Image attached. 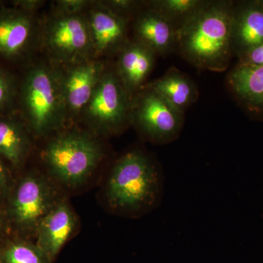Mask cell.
I'll list each match as a JSON object with an SVG mask.
<instances>
[{"label":"cell","mask_w":263,"mask_h":263,"mask_svg":"<svg viewBox=\"0 0 263 263\" xmlns=\"http://www.w3.org/2000/svg\"><path fill=\"white\" fill-rule=\"evenodd\" d=\"M164 179L158 162L141 150L119 157L110 171L105 195L114 212L137 216L160 205Z\"/></svg>","instance_id":"6da1fadb"},{"label":"cell","mask_w":263,"mask_h":263,"mask_svg":"<svg viewBox=\"0 0 263 263\" xmlns=\"http://www.w3.org/2000/svg\"><path fill=\"white\" fill-rule=\"evenodd\" d=\"M233 2L208 1L177 33L183 56L198 68L226 70L232 51Z\"/></svg>","instance_id":"7a4b0ae2"},{"label":"cell","mask_w":263,"mask_h":263,"mask_svg":"<svg viewBox=\"0 0 263 263\" xmlns=\"http://www.w3.org/2000/svg\"><path fill=\"white\" fill-rule=\"evenodd\" d=\"M16 113L29 133L44 137L67 122L60 69L49 64L29 67L19 81Z\"/></svg>","instance_id":"3957f363"},{"label":"cell","mask_w":263,"mask_h":263,"mask_svg":"<svg viewBox=\"0 0 263 263\" xmlns=\"http://www.w3.org/2000/svg\"><path fill=\"white\" fill-rule=\"evenodd\" d=\"M104 155L103 146L91 134L69 130L48 142L43 160L57 181L66 186H76L91 176Z\"/></svg>","instance_id":"277c9868"},{"label":"cell","mask_w":263,"mask_h":263,"mask_svg":"<svg viewBox=\"0 0 263 263\" xmlns=\"http://www.w3.org/2000/svg\"><path fill=\"white\" fill-rule=\"evenodd\" d=\"M40 44L57 68L94 58L86 13L64 15L53 12L41 24Z\"/></svg>","instance_id":"5b68a950"},{"label":"cell","mask_w":263,"mask_h":263,"mask_svg":"<svg viewBox=\"0 0 263 263\" xmlns=\"http://www.w3.org/2000/svg\"><path fill=\"white\" fill-rule=\"evenodd\" d=\"M133 100L116 70L106 69L81 116L95 133L117 134L131 123Z\"/></svg>","instance_id":"8992f818"},{"label":"cell","mask_w":263,"mask_h":263,"mask_svg":"<svg viewBox=\"0 0 263 263\" xmlns=\"http://www.w3.org/2000/svg\"><path fill=\"white\" fill-rule=\"evenodd\" d=\"M183 114L158 93L143 86L133 98L131 123L148 141L167 144L181 134Z\"/></svg>","instance_id":"52a82bcc"},{"label":"cell","mask_w":263,"mask_h":263,"mask_svg":"<svg viewBox=\"0 0 263 263\" xmlns=\"http://www.w3.org/2000/svg\"><path fill=\"white\" fill-rule=\"evenodd\" d=\"M59 201L51 181L40 174L27 175L19 181L10 198V219L18 229L36 232Z\"/></svg>","instance_id":"ba28073f"},{"label":"cell","mask_w":263,"mask_h":263,"mask_svg":"<svg viewBox=\"0 0 263 263\" xmlns=\"http://www.w3.org/2000/svg\"><path fill=\"white\" fill-rule=\"evenodd\" d=\"M41 30L34 14L13 7L0 10V59L10 62L27 60L40 43Z\"/></svg>","instance_id":"9c48e42d"},{"label":"cell","mask_w":263,"mask_h":263,"mask_svg":"<svg viewBox=\"0 0 263 263\" xmlns=\"http://www.w3.org/2000/svg\"><path fill=\"white\" fill-rule=\"evenodd\" d=\"M59 69L67 121L72 120L81 116L107 68L102 60L89 58Z\"/></svg>","instance_id":"30bf717a"},{"label":"cell","mask_w":263,"mask_h":263,"mask_svg":"<svg viewBox=\"0 0 263 263\" xmlns=\"http://www.w3.org/2000/svg\"><path fill=\"white\" fill-rule=\"evenodd\" d=\"M93 57L119 52L127 41V21L119 16L100 3L94 1L86 13Z\"/></svg>","instance_id":"8fae6325"},{"label":"cell","mask_w":263,"mask_h":263,"mask_svg":"<svg viewBox=\"0 0 263 263\" xmlns=\"http://www.w3.org/2000/svg\"><path fill=\"white\" fill-rule=\"evenodd\" d=\"M227 81L230 92L246 113L263 122V66L238 62Z\"/></svg>","instance_id":"7c38bea8"},{"label":"cell","mask_w":263,"mask_h":263,"mask_svg":"<svg viewBox=\"0 0 263 263\" xmlns=\"http://www.w3.org/2000/svg\"><path fill=\"white\" fill-rule=\"evenodd\" d=\"M157 54L143 43L127 41L119 51L116 72L133 98L146 82L155 65Z\"/></svg>","instance_id":"4fadbf2b"},{"label":"cell","mask_w":263,"mask_h":263,"mask_svg":"<svg viewBox=\"0 0 263 263\" xmlns=\"http://www.w3.org/2000/svg\"><path fill=\"white\" fill-rule=\"evenodd\" d=\"M76 227V216L70 205L67 202L60 200L43 218L36 230V245L51 262L73 233Z\"/></svg>","instance_id":"5bb4252c"},{"label":"cell","mask_w":263,"mask_h":263,"mask_svg":"<svg viewBox=\"0 0 263 263\" xmlns=\"http://www.w3.org/2000/svg\"><path fill=\"white\" fill-rule=\"evenodd\" d=\"M263 43V10L255 0L233 3L232 51L239 57Z\"/></svg>","instance_id":"9a60e30c"},{"label":"cell","mask_w":263,"mask_h":263,"mask_svg":"<svg viewBox=\"0 0 263 263\" xmlns=\"http://www.w3.org/2000/svg\"><path fill=\"white\" fill-rule=\"evenodd\" d=\"M135 40L155 52L164 55L177 44L174 26L158 12L147 8L138 13L135 20Z\"/></svg>","instance_id":"2e32d148"},{"label":"cell","mask_w":263,"mask_h":263,"mask_svg":"<svg viewBox=\"0 0 263 263\" xmlns=\"http://www.w3.org/2000/svg\"><path fill=\"white\" fill-rule=\"evenodd\" d=\"M29 134L17 113L0 115V157L11 165L20 167L30 151Z\"/></svg>","instance_id":"e0dca14e"},{"label":"cell","mask_w":263,"mask_h":263,"mask_svg":"<svg viewBox=\"0 0 263 263\" xmlns=\"http://www.w3.org/2000/svg\"><path fill=\"white\" fill-rule=\"evenodd\" d=\"M144 86L158 93L182 113L195 103L199 97L197 86L191 78L176 68L170 69L162 77Z\"/></svg>","instance_id":"ac0fdd59"},{"label":"cell","mask_w":263,"mask_h":263,"mask_svg":"<svg viewBox=\"0 0 263 263\" xmlns=\"http://www.w3.org/2000/svg\"><path fill=\"white\" fill-rule=\"evenodd\" d=\"M208 1L202 0H155L146 5L156 10L174 26L177 33L203 8Z\"/></svg>","instance_id":"d6986e66"},{"label":"cell","mask_w":263,"mask_h":263,"mask_svg":"<svg viewBox=\"0 0 263 263\" xmlns=\"http://www.w3.org/2000/svg\"><path fill=\"white\" fill-rule=\"evenodd\" d=\"M3 263H50L47 255L36 245L24 241L10 243L3 252Z\"/></svg>","instance_id":"ffe728a7"},{"label":"cell","mask_w":263,"mask_h":263,"mask_svg":"<svg viewBox=\"0 0 263 263\" xmlns=\"http://www.w3.org/2000/svg\"><path fill=\"white\" fill-rule=\"evenodd\" d=\"M19 81L0 66V115L16 113Z\"/></svg>","instance_id":"44dd1931"},{"label":"cell","mask_w":263,"mask_h":263,"mask_svg":"<svg viewBox=\"0 0 263 263\" xmlns=\"http://www.w3.org/2000/svg\"><path fill=\"white\" fill-rule=\"evenodd\" d=\"M100 2L105 8L127 22L132 15L140 10L142 5H145L143 2L133 0H107Z\"/></svg>","instance_id":"7402d4cb"},{"label":"cell","mask_w":263,"mask_h":263,"mask_svg":"<svg viewBox=\"0 0 263 263\" xmlns=\"http://www.w3.org/2000/svg\"><path fill=\"white\" fill-rule=\"evenodd\" d=\"M92 1L86 0H59L55 2L53 12L64 15H79L86 13Z\"/></svg>","instance_id":"603a6c76"},{"label":"cell","mask_w":263,"mask_h":263,"mask_svg":"<svg viewBox=\"0 0 263 263\" xmlns=\"http://www.w3.org/2000/svg\"><path fill=\"white\" fill-rule=\"evenodd\" d=\"M240 63L254 66H263V43L246 51L238 57Z\"/></svg>","instance_id":"cb8c5ba5"},{"label":"cell","mask_w":263,"mask_h":263,"mask_svg":"<svg viewBox=\"0 0 263 263\" xmlns=\"http://www.w3.org/2000/svg\"><path fill=\"white\" fill-rule=\"evenodd\" d=\"M10 173L6 162L0 157V201L9 193Z\"/></svg>","instance_id":"d4e9b609"},{"label":"cell","mask_w":263,"mask_h":263,"mask_svg":"<svg viewBox=\"0 0 263 263\" xmlns=\"http://www.w3.org/2000/svg\"><path fill=\"white\" fill-rule=\"evenodd\" d=\"M11 3L13 8L31 14H35L36 12L42 8L46 2L42 0H14Z\"/></svg>","instance_id":"484cf974"},{"label":"cell","mask_w":263,"mask_h":263,"mask_svg":"<svg viewBox=\"0 0 263 263\" xmlns=\"http://www.w3.org/2000/svg\"><path fill=\"white\" fill-rule=\"evenodd\" d=\"M3 229H4V221H3V216L0 214V235L3 233Z\"/></svg>","instance_id":"4316f807"},{"label":"cell","mask_w":263,"mask_h":263,"mask_svg":"<svg viewBox=\"0 0 263 263\" xmlns=\"http://www.w3.org/2000/svg\"><path fill=\"white\" fill-rule=\"evenodd\" d=\"M5 8H6V3H5V1H2V0H0V10Z\"/></svg>","instance_id":"83f0119b"},{"label":"cell","mask_w":263,"mask_h":263,"mask_svg":"<svg viewBox=\"0 0 263 263\" xmlns=\"http://www.w3.org/2000/svg\"><path fill=\"white\" fill-rule=\"evenodd\" d=\"M256 3L263 10V0H255Z\"/></svg>","instance_id":"f1b7e54d"},{"label":"cell","mask_w":263,"mask_h":263,"mask_svg":"<svg viewBox=\"0 0 263 263\" xmlns=\"http://www.w3.org/2000/svg\"><path fill=\"white\" fill-rule=\"evenodd\" d=\"M0 263H3V252L0 251Z\"/></svg>","instance_id":"f546056e"}]
</instances>
